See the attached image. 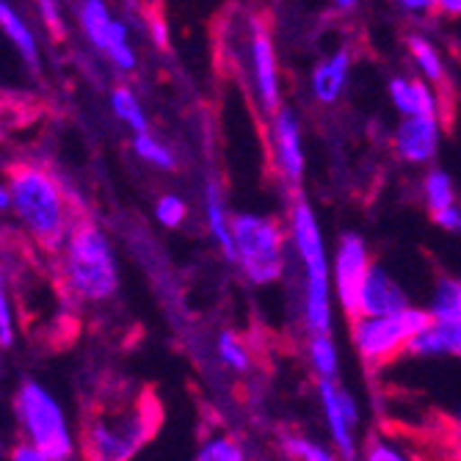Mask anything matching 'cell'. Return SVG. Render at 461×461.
Returning a JSON list of instances; mask_svg holds the SVG:
<instances>
[{"instance_id": "cell-1", "label": "cell", "mask_w": 461, "mask_h": 461, "mask_svg": "<svg viewBox=\"0 0 461 461\" xmlns=\"http://www.w3.org/2000/svg\"><path fill=\"white\" fill-rule=\"evenodd\" d=\"M290 260L299 276V315L307 334L331 331L334 326V287H331V251L315 207L304 194H296L287 207Z\"/></svg>"}, {"instance_id": "cell-2", "label": "cell", "mask_w": 461, "mask_h": 461, "mask_svg": "<svg viewBox=\"0 0 461 461\" xmlns=\"http://www.w3.org/2000/svg\"><path fill=\"white\" fill-rule=\"evenodd\" d=\"M6 188L12 194L14 213L31 240L45 251H61L72 227L83 219L64 183L48 166L20 160L9 166Z\"/></svg>"}, {"instance_id": "cell-3", "label": "cell", "mask_w": 461, "mask_h": 461, "mask_svg": "<svg viewBox=\"0 0 461 461\" xmlns=\"http://www.w3.org/2000/svg\"><path fill=\"white\" fill-rule=\"evenodd\" d=\"M64 290L80 304H105L119 290V263L108 235L89 219H77L59 251Z\"/></svg>"}, {"instance_id": "cell-4", "label": "cell", "mask_w": 461, "mask_h": 461, "mask_svg": "<svg viewBox=\"0 0 461 461\" xmlns=\"http://www.w3.org/2000/svg\"><path fill=\"white\" fill-rule=\"evenodd\" d=\"M158 423V403L149 398L108 403L83 426V456L86 461H133L155 437Z\"/></svg>"}, {"instance_id": "cell-5", "label": "cell", "mask_w": 461, "mask_h": 461, "mask_svg": "<svg viewBox=\"0 0 461 461\" xmlns=\"http://www.w3.org/2000/svg\"><path fill=\"white\" fill-rule=\"evenodd\" d=\"M232 266L251 287H271L285 279L290 268L287 224L268 213L240 211L232 216Z\"/></svg>"}, {"instance_id": "cell-6", "label": "cell", "mask_w": 461, "mask_h": 461, "mask_svg": "<svg viewBox=\"0 0 461 461\" xmlns=\"http://www.w3.org/2000/svg\"><path fill=\"white\" fill-rule=\"evenodd\" d=\"M14 414L23 439L36 445L50 461H72L75 434L67 420V411L56 395L33 379H25L14 395Z\"/></svg>"}, {"instance_id": "cell-7", "label": "cell", "mask_w": 461, "mask_h": 461, "mask_svg": "<svg viewBox=\"0 0 461 461\" xmlns=\"http://www.w3.org/2000/svg\"><path fill=\"white\" fill-rule=\"evenodd\" d=\"M426 307L409 304L406 310L390 315H354L351 318V343L359 359L370 367H382L398 357H409V346L429 323Z\"/></svg>"}, {"instance_id": "cell-8", "label": "cell", "mask_w": 461, "mask_h": 461, "mask_svg": "<svg viewBox=\"0 0 461 461\" xmlns=\"http://www.w3.org/2000/svg\"><path fill=\"white\" fill-rule=\"evenodd\" d=\"M246 75L251 97H255L258 111L268 119L274 111L285 105V86H282V69L274 36L263 20H251L246 33Z\"/></svg>"}, {"instance_id": "cell-9", "label": "cell", "mask_w": 461, "mask_h": 461, "mask_svg": "<svg viewBox=\"0 0 461 461\" xmlns=\"http://www.w3.org/2000/svg\"><path fill=\"white\" fill-rule=\"evenodd\" d=\"M268 147L276 177L287 188H302L307 175V149L302 119L293 108L282 105L268 116Z\"/></svg>"}, {"instance_id": "cell-10", "label": "cell", "mask_w": 461, "mask_h": 461, "mask_svg": "<svg viewBox=\"0 0 461 461\" xmlns=\"http://www.w3.org/2000/svg\"><path fill=\"white\" fill-rule=\"evenodd\" d=\"M315 395L321 406V417L329 434V442L338 447L346 461L359 456V403L338 379H315Z\"/></svg>"}, {"instance_id": "cell-11", "label": "cell", "mask_w": 461, "mask_h": 461, "mask_svg": "<svg viewBox=\"0 0 461 461\" xmlns=\"http://www.w3.org/2000/svg\"><path fill=\"white\" fill-rule=\"evenodd\" d=\"M370 268H373V255L367 240L354 230L343 232L331 249V287L343 312L354 315L357 296Z\"/></svg>"}, {"instance_id": "cell-12", "label": "cell", "mask_w": 461, "mask_h": 461, "mask_svg": "<svg viewBox=\"0 0 461 461\" xmlns=\"http://www.w3.org/2000/svg\"><path fill=\"white\" fill-rule=\"evenodd\" d=\"M442 147L439 116H401L393 133V152L406 166H434Z\"/></svg>"}, {"instance_id": "cell-13", "label": "cell", "mask_w": 461, "mask_h": 461, "mask_svg": "<svg viewBox=\"0 0 461 461\" xmlns=\"http://www.w3.org/2000/svg\"><path fill=\"white\" fill-rule=\"evenodd\" d=\"M409 302V293L403 290V285L395 279L393 271H387L384 266L373 263L367 279L362 282V290L357 296V307L354 315H390L398 310H406ZM351 315V318H354Z\"/></svg>"}, {"instance_id": "cell-14", "label": "cell", "mask_w": 461, "mask_h": 461, "mask_svg": "<svg viewBox=\"0 0 461 461\" xmlns=\"http://www.w3.org/2000/svg\"><path fill=\"white\" fill-rule=\"evenodd\" d=\"M351 69H354V56L348 48H338L326 53L310 72V95L318 105L329 108L338 105L348 89L351 80Z\"/></svg>"}, {"instance_id": "cell-15", "label": "cell", "mask_w": 461, "mask_h": 461, "mask_svg": "<svg viewBox=\"0 0 461 461\" xmlns=\"http://www.w3.org/2000/svg\"><path fill=\"white\" fill-rule=\"evenodd\" d=\"M387 100L398 116H439V89L420 75H393L387 80Z\"/></svg>"}, {"instance_id": "cell-16", "label": "cell", "mask_w": 461, "mask_h": 461, "mask_svg": "<svg viewBox=\"0 0 461 461\" xmlns=\"http://www.w3.org/2000/svg\"><path fill=\"white\" fill-rule=\"evenodd\" d=\"M202 216H204L207 232H211V238L219 246L224 260L232 263V251H235L232 216L235 213L227 211V199H224V191H221L219 180H207L204 183V191H202Z\"/></svg>"}, {"instance_id": "cell-17", "label": "cell", "mask_w": 461, "mask_h": 461, "mask_svg": "<svg viewBox=\"0 0 461 461\" xmlns=\"http://www.w3.org/2000/svg\"><path fill=\"white\" fill-rule=\"evenodd\" d=\"M417 359H461V323L429 321L409 346Z\"/></svg>"}, {"instance_id": "cell-18", "label": "cell", "mask_w": 461, "mask_h": 461, "mask_svg": "<svg viewBox=\"0 0 461 461\" xmlns=\"http://www.w3.org/2000/svg\"><path fill=\"white\" fill-rule=\"evenodd\" d=\"M406 53H409V61H411V69L414 75H420L423 80H429L431 86H445L447 83V61H445V53L437 41L423 33V31H414L406 36Z\"/></svg>"}, {"instance_id": "cell-19", "label": "cell", "mask_w": 461, "mask_h": 461, "mask_svg": "<svg viewBox=\"0 0 461 461\" xmlns=\"http://www.w3.org/2000/svg\"><path fill=\"white\" fill-rule=\"evenodd\" d=\"M307 365L315 379H340V346L331 331L307 334Z\"/></svg>"}, {"instance_id": "cell-20", "label": "cell", "mask_w": 461, "mask_h": 461, "mask_svg": "<svg viewBox=\"0 0 461 461\" xmlns=\"http://www.w3.org/2000/svg\"><path fill=\"white\" fill-rule=\"evenodd\" d=\"M426 312L431 321L461 323V279L458 276H439L434 282Z\"/></svg>"}, {"instance_id": "cell-21", "label": "cell", "mask_w": 461, "mask_h": 461, "mask_svg": "<svg viewBox=\"0 0 461 461\" xmlns=\"http://www.w3.org/2000/svg\"><path fill=\"white\" fill-rule=\"evenodd\" d=\"M80 25H83V33L89 36L92 45L105 56L113 25H116V17L111 14L105 0H83L80 4Z\"/></svg>"}, {"instance_id": "cell-22", "label": "cell", "mask_w": 461, "mask_h": 461, "mask_svg": "<svg viewBox=\"0 0 461 461\" xmlns=\"http://www.w3.org/2000/svg\"><path fill=\"white\" fill-rule=\"evenodd\" d=\"M194 461H251V458L238 437L216 429L199 439V445L194 450Z\"/></svg>"}, {"instance_id": "cell-23", "label": "cell", "mask_w": 461, "mask_h": 461, "mask_svg": "<svg viewBox=\"0 0 461 461\" xmlns=\"http://www.w3.org/2000/svg\"><path fill=\"white\" fill-rule=\"evenodd\" d=\"M0 31H4L12 39V45L17 48V53L23 56V61L31 69H39V50H36L33 33L28 31V25L23 23V17L6 4V0H0Z\"/></svg>"}, {"instance_id": "cell-24", "label": "cell", "mask_w": 461, "mask_h": 461, "mask_svg": "<svg viewBox=\"0 0 461 461\" xmlns=\"http://www.w3.org/2000/svg\"><path fill=\"white\" fill-rule=\"evenodd\" d=\"M111 111H113V116H116L131 133H147V131H149L147 111H144V105H141V100L136 97L133 89H128V86H116V89L111 92Z\"/></svg>"}, {"instance_id": "cell-25", "label": "cell", "mask_w": 461, "mask_h": 461, "mask_svg": "<svg viewBox=\"0 0 461 461\" xmlns=\"http://www.w3.org/2000/svg\"><path fill=\"white\" fill-rule=\"evenodd\" d=\"M423 202L429 207V213H437V211H445L453 202H458V194H456V183L453 177L442 169V166H429V172L423 175Z\"/></svg>"}, {"instance_id": "cell-26", "label": "cell", "mask_w": 461, "mask_h": 461, "mask_svg": "<svg viewBox=\"0 0 461 461\" xmlns=\"http://www.w3.org/2000/svg\"><path fill=\"white\" fill-rule=\"evenodd\" d=\"M282 447L293 461H346V456L331 442L326 445L307 434H287L282 439Z\"/></svg>"}, {"instance_id": "cell-27", "label": "cell", "mask_w": 461, "mask_h": 461, "mask_svg": "<svg viewBox=\"0 0 461 461\" xmlns=\"http://www.w3.org/2000/svg\"><path fill=\"white\" fill-rule=\"evenodd\" d=\"M216 357L230 373H238V375L249 373L251 362H255V354H251L249 343L240 338L238 331H230V329L216 338Z\"/></svg>"}, {"instance_id": "cell-28", "label": "cell", "mask_w": 461, "mask_h": 461, "mask_svg": "<svg viewBox=\"0 0 461 461\" xmlns=\"http://www.w3.org/2000/svg\"><path fill=\"white\" fill-rule=\"evenodd\" d=\"M133 152L139 160H144L152 169H160V172H172L177 166V158L175 152L166 147L158 136H152L149 131L147 133H133Z\"/></svg>"}, {"instance_id": "cell-29", "label": "cell", "mask_w": 461, "mask_h": 461, "mask_svg": "<svg viewBox=\"0 0 461 461\" xmlns=\"http://www.w3.org/2000/svg\"><path fill=\"white\" fill-rule=\"evenodd\" d=\"M359 461H417V458L401 442L375 434V437H370L365 442V447L359 453Z\"/></svg>"}, {"instance_id": "cell-30", "label": "cell", "mask_w": 461, "mask_h": 461, "mask_svg": "<svg viewBox=\"0 0 461 461\" xmlns=\"http://www.w3.org/2000/svg\"><path fill=\"white\" fill-rule=\"evenodd\" d=\"M155 219L166 230H177L188 219V202L180 194H163L155 202Z\"/></svg>"}, {"instance_id": "cell-31", "label": "cell", "mask_w": 461, "mask_h": 461, "mask_svg": "<svg viewBox=\"0 0 461 461\" xmlns=\"http://www.w3.org/2000/svg\"><path fill=\"white\" fill-rule=\"evenodd\" d=\"M14 343V315L9 304V287H6V271L0 266V346L9 348Z\"/></svg>"}, {"instance_id": "cell-32", "label": "cell", "mask_w": 461, "mask_h": 461, "mask_svg": "<svg viewBox=\"0 0 461 461\" xmlns=\"http://www.w3.org/2000/svg\"><path fill=\"white\" fill-rule=\"evenodd\" d=\"M431 221H434L442 232L461 235V202H453L450 207H445V211L431 213Z\"/></svg>"}, {"instance_id": "cell-33", "label": "cell", "mask_w": 461, "mask_h": 461, "mask_svg": "<svg viewBox=\"0 0 461 461\" xmlns=\"http://www.w3.org/2000/svg\"><path fill=\"white\" fill-rule=\"evenodd\" d=\"M395 6L411 20H426L437 14V0H395Z\"/></svg>"}, {"instance_id": "cell-34", "label": "cell", "mask_w": 461, "mask_h": 461, "mask_svg": "<svg viewBox=\"0 0 461 461\" xmlns=\"http://www.w3.org/2000/svg\"><path fill=\"white\" fill-rule=\"evenodd\" d=\"M9 458H12V461H50L36 445H31V442H25V439H23L20 445H14V450H12Z\"/></svg>"}, {"instance_id": "cell-35", "label": "cell", "mask_w": 461, "mask_h": 461, "mask_svg": "<svg viewBox=\"0 0 461 461\" xmlns=\"http://www.w3.org/2000/svg\"><path fill=\"white\" fill-rule=\"evenodd\" d=\"M39 6H41V14H45V20H48V28H50L53 33H61V23H59L56 0H39Z\"/></svg>"}, {"instance_id": "cell-36", "label": "cell", "mask_w": 461, "mask_h": 461, "mask_svg": "<svg viewBox=\"0 0 461 461\" xmlns=\"http://www.w3.org/2000/svg\"><path fill=\"white\" fill-rule=\"evenodd\" d=\"M437 17L461 20V0H437Z\"/></svg>"}, {"instance_id": "cell-37", "label": "cell", "mask_w": 461, "mask_h": 461, "mask_svg": "<svg viewBox=\"0 0 461 461\" xmlns=\"http://www.w3.org/2000/svg\"><path fill=\"white\" fill-rule=\"evenodd\" d=\"M359 0H329V6L338 12V14H351L357 9Z\"/></svg>"}, {"instance_id": "cell-38", "label": "cell", "mask_w": 461, "mask_h": 461, "mask_svg": "<svg viewBox=\"0 0 461 461\" xmlns=\"http://www.w3.org/2000/svg\"><path fill=\"white\" fill-rule=\"evenodd\" d=\"M152 36H155V41H158V45L160 48H166V45H169V33H166V28H163V23H152Z\"/></svg>"}, {"instance_id": "cell-39", "label": "cell", "mask_w": 461, "mask_h": 461, "mask_svg": "<svg viewBox=\"0 0 461 461\" xmlns=\"http://www.w3.org/2000/svg\"><path fill=\"white\" fill-rule=\"evenodd\" d=\"M12 207V194L9 188H0V211H9Z\"/></svg>"}]
</instances>
